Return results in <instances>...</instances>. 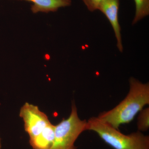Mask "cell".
Segmentation results:
<instances>
[{"mask_svg":"<svg viewBox=\"0 0 149 149\" xmlns=\"http://www.w3.org/2000/svg\"><path fill=\"white\" fill-rule=\"evenodd\" d=\"M88 10L94 12L98 10L102 3L105 0H82Z\"/></svg>","mask_w":149,"mask_h":149,"instance_id":"30bf717a","label":"cell"},{"mask_svg":"<svg viewBox=\"0 0 149 149\" xmlns=\"http://www.w3.org/2000/svg\"><path fill=\"white\" fill-rule=\"evenodd\" d=\"M19 116L24 122V130L29 139L37 136L51 123L47 116L37 106L28 102L21 107Z\"/></svg>","mask_w":149,"mask_h":149,"instance_id":"277c9868","label":"cell"},{"mask_svg":"<svg viewBox=\"0 0 149 149\" xmlns=\"http://www.w3.org/2000/svg\"><path fill=\"white\" fill-rule=\"evenodd\" d=\"M128 95L116 106L102 113L100 120L118 129L121 125L131 122L137 113L149 104V84L143 83L133 77L129 80Z\"/></svg>","mask_w":149,"mask_h":149,"instance_id":"6da1fadb","label":"cell"},{"mask_svg":"<svg viewBox=\"0 0 149 149\" xmlns=\"http://www.w3.org/2000/svg\"><path fill=\"white\" fill-rule=\"evenodd\" d=\"M55 125L50 123L37 136L29 139V143L33 149H49L53 143Z\"/></svg>","mask_w":149,"mask_h":149,"instance_id":"8992f818","label":"cell"},{"mask_svg":"<svg viewBox=\"0 0 149 149\" xmlns=\"http://www.w3.org/2000/svg\"><path fill=\"white\" fill-rule=\"evenodd\" d=\"M136 12L132 24H135L149 15V0H134Z\"/></svg>","mask_w":149,"mask_h":149,"instance_id":"ba28073f","label":"cell"},{"mask_svg":"<svg viewBox=\"0 0 149 149\" xmlns=\"http://www.w3.org/2000/svg\"><path fill=\"white\" fill-rule=\"evenodd\" d=\"M120 0H105L102 3L98 10L104 15L108 19L114 31L117 41V47L120 52L123 51L121 28L118 21Z\"/></svg>","mask_w":149,"mask_h":149,"instance_id":"5b68a950","label":"cell"},{"mask_svg":"<svg viewBox=\"0 0 149 149\" xmlns=\"http://www.w3.org/2000/svg\"><path fill=\"white\" fill-rule=\"evenodd\" d=\"M1 139L0 138V149H1Z\"/></svg>","mask_w":149,"mask_h":149,"instance_id":"8fae6325","label":"cell"},{"mask_svg":"<svg viewBox=\"0 0 149 149\" xmlns=\"http://www.w3.org/2000/svg\"><path fill=\"white\" fill-rule=\"evenodd\" d=\"M87 130L95 132L114 149H149L148 136L139 131L125 135L97 117H92L88 120Z\"/></svg>","mask_w":149,"mask_h":149,"instance_id":"7a4b0ae2","label":"cell"},{"mask_svg":"<svg viewBox=\"0 0 149 149\" xmlns=\"http://www.w3.org/2000/svg\"><path fill=\"white\" fill-rule=\"evenodd\" d=\"M139 131H146L149 128V109H143L140 112L137 123Z\"/></svg>","mask_w":149,"mask_h":149,"instance_id":"9c48e42d","label":"cell"},{"mask_svg":"<svg viewBox=\"0 0 149 149\" xmlns=\"http://www.w3.org/2000/svg\"><path fill=\"white\" fill-rule=\"evenodd\" d=\"M33 3L31 10L34 13L55 12L60 8L69 6L71 0H24Z\"/></svg>","mask_w":149,"mask_h":149,"instance_id":"52a82bcc","label":"cell"},{"mask_svg":"<svg viewBox=\"0 0 149 149\" xmlns=\"http://www.w3.org/2000/svg\"><path fill=\"white\" fill-rule=\"evenodd\" d=\"M87 123L86 120L80 119L73 103L69 117L55 125L54 139L49 149H76L75 141L83 131L87 130Z\"/></svg>","mask_w":149,"mask_h":149,"instance_id":"3957f363","label":"cell"}]
</instances>
